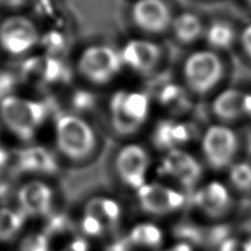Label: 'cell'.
I'll return each mask as SVG.
<instances>
[{
  "label": "cell",
  "instance_id": "cell-11",
  "mask_svg": "<svg viewBox=\"0 0 251 251\" xmlns=\"http://www.w3.org/2000/svg\"><path fill=\"white\" fill-rule=\"evenodd\" d=\"M162 170L187 190L196 188L202 177L201 163L192 154L179 149L168 151L162 162Z\"/></svg>",
  "mask_w": 251,
  "mask_h": 251
},
{
  "label": "cell",
  "instance_id": "cell-23",
  "mask_svg": "<svg viewBox=\"0 0 251 251\" xmlns=\"http://www.w3.org/2000/svg\"><path fill=\"white\" fill-rule=\"evenodd\" d=\"M25 215L9 208L0 209V240H10L23 227Z\"/></svg>",
  "mask_w": 251,
  "mask_h": 251
},
{
  "label": "cell",
  "instance_id": "cell-37",
  "mask_svg": "<svg viewBox=\"0 0 251 251\" xmlns=\"http://www.w3.org/2000/svg\"><path fill=\"white\" fill-rule=\"evenodd\" d=\"M171 251H173V250H171Z\"/></svg>",
  "mask_w": 251,
  "mask_h": 251
},
{
  "label": "cell",
  "instance_id": "cell-25",
  "mask_svg": "<svg viewBox=\"0 0 251 251\" xmlns=\"http://www.w3.org/2000/svg\"><path fill=\"white\" fill-rule=\"evenodd\" d=\"M20 251H49L48 236L45 233L28 236L20 244Z\"/></svg>",
  "mask_w": 251,
  "mask_h": 251
},
{
  "label": "cell",
  "instance_id": "cell-21",
  "mask_svg": "<svg viewBox=\"0 0 251 251\" xmlns=\"http://www.w3.org/2000/svg\"><path fill=\"white\" fill-rule=\"evenodd\" d=\"M85 215L93 216L102 223L106 222L112 227H114L121 217V207L114 199L95 197L90 199L86 204Z\"/></svg>",
  "mask_w": 251,
  "mask_h": 251
},
{
  "label": "cell",
  "instance_id": "cell-22",
  "mask_svg": "<svg viewBox=\"0 0 251 251\" xmlns=\"http://www.w3.org/2000/svg\"><path fill=\"white\" fill-rule=\"evenodd\" d=\"M163 233L153 224H141L134 227L129 233L128 241L133 245L145 247H158L162 244Z\"/></svg>",
  "mask_w": 251,
  "mask_h": 251
},
{
  "label": "cell",
  "instance_id": "cell-27",
  "mask_svg": "<svg viewBox=\"0 0 251 251\" xmlns=\"http://www.w3.org/2000/svg\"><path fill=\"white\" fill-rule=\"evenodd\" d=\"M67 229H69V222L66 217L63 216H54L50 219L49 224L46 228V236L49 235H54V233H59V232H63L66 231Z\"/></svg>",
  "mask_w": 251,
  "mask_h": 251
},
{
  "label": "cell",
  "instance_id": "cell-6",
  "mask_svg": "<svg viewBox=\"0 0 251 251\" xmlns=\"http://www.w3.org/2000/svg\"><path fill=\"white\" fill-rule=\"evenodd\" d=\"M123 67L118 51L107 46H93L85 49L79 58L77 70L86 80L104 84L118 75Z\"/></svg>",
  "mask_w": 251,
  "mask_h": 251
},
{
  "label": "cell",
  "instance_id": "cell-14",
  "mask_svg": "<svg viewBox=\"0 0 251 251\" xmlns=\"http://www.w3.org/2000/svg\"><path fill=\"white\" fill-rule=\"evenodd\" d=\"M194 202L202 213L210 218H222L231 208L229 190L219 181H210L196 190Z\"/></svg>",
  "mask_w": 251,
  "mask_h": 251
},
{
  "label": "cell",
  "instance_id": "cell-8",
  "mask_svg": "<svg viewBox=\"0 0 251 251\" xmlns=\"http://www.w3.org/2000/svg\"><path fill=\"white\" fill-rule=\"evenodd\" d=\"M150 155L144 147L128 144L121 149L115 159V170L121 180L136 190L146 184Z\"/></svg>",
  "mask_w": 251,
  "mask_h": 251
},
{
  "label": "cell",
  "instance_id": "cell-34",
  "mask_svg": "<svg viewBox=\"0 0 251 251\" xmlns=\"http://www.w3.org/2000/svg\"><path fill=\"white\" fill-rule=\"evenodd\" d=\"M246 114L251 116V94H247L246 97Z\"/></svg>",
  "mask_w": 251,
  "mask_h": 251
},
{
  "label": "cell",
  "instance_id": "cell-13",
  "mask_svg": "<svg viewBox=\"0 0 251 251\" xmlns=\"http://www.w3.org/2000/svg\"><path fill=\"white\" fill-rule=\"evenodd\" d=\"M18 201L25 216L48 215L52 207V188L41 180H30L19 188Z\"/></svg>",
  "mask_w": 251,
  "mask_h": 251
},
{
  "label": "cell",
  "instance_id": "cell-30",
  "mask_svg": "<svg viewBox=\"0 0 251 251\" xmlns=\"http://www.w3.org/2000/svg\"><path fill=\"white\" fill-rule=\"evenodd\" d=\"M220 251H244V245L236 239H226L220 245Z\"/></svg>",
  "mask_w": 251,
  "mask_h": 251
},
{
  "label": "cell",
  "instance_id": "cell-3",
  "mask_svg": "<svg viewBox=\"0 0 251 251\" xmlns=\"http://www.w3.org/2000/svg\"><path fill=\"white\" fill-rule=\"evenodd\" d=\"M55 142L64 156L81 161L93 153L97 138L86 121L75 114H63L55 122Z\"/></svg>",
  "mask_w": 251,
  "mask_h": 251
},
{
  "label": "cell",
  "instance_id": "cell-18",
  "mask_svg": "<svg viewBox=\"0 0 251 251\" xmlns=\"http://www.w3.org/2000/svg\"><path fill=\"white\" fill-rule=\"evenodd\" d=\"M171 30L176 41L184 46L197 42L205 36L206 29L202 20L193 12H183L173 19Z\"/></svg>",
  "mask_w": 251,
  "mask_h": 251
},
{
  "label": "cell",
  "instance_id": "cell-7",
  "mask_svg": "<svg viewBox=\"0 0 251 251\" xmlns=\"http://www.w3.org/2000/svg\"><path fill=\"white\" fill-rule=\"evenodd\" d=\"M40 40L37 25L27 17L11 16L0 24V47L11 55L29 52Z\"/></svg>",
  "mask_w": 251,
  "mask_h": 251
},
{
  "label": "cell",
  "instance_id": "cell-4",
  "mask_svg": "<svg viewBox=\"0 0 251 251\" xmlns=\"http://www.w3.org/2000/svg\"><path fill=\"white\" fill-rule=\"evenodd\" d=\"M150 112V98L136 91H119L110 101L111 122L116 133L131 135L145 122Z\"/></svg>",
  "mask_w": 251,
  "mask_h": 251
},
{
  "label": "cell",
  "instance_id": "cell-35",
  "mask_svg": "<svg viewBox=\"0 0 251 251\" xmlns=\"http://www.w3.org/2000/svg\"><path fill=\"white\" fill-rule=\"evenodd\" d=\"M244 251H251V239L244 245Z\"/></svg>",
  "mask_w": 251,
  "mask_h": 251
},
{
  "label": "cell",
  "instance_id": "cell-29",
  "mask_svg": "<svg viewBox=\"0 0 251 251\" xmlns=\"http://www.w3.org/2000/svg\"><path fill=\"white\" fill-rule=\"evenodd\" d=\"M12 85V82L10 76H8L6 73H0V94H1V99L8 97L9 94V90Z\"/></svg>",
  "mask_w": 251,
  "mask_h": 251
},
{
  "label": "cell",
  "instance_id": "cell-1",
  "mask_svg": "<svg viewBox=\"0 0 251 251\" xmlns=\"http://www.w3.org/2000/svg\"><path fill=\"white\" fill-rule=\"evenodd\" d=\"M225 64L214 50H198L189 54L183 64V79L190 92L199 97L209 94L225 76Z\"/></svg>",
  "mask_w": 251,
  "mask_h": 251
},
{
  "label": "cell",
  "instance_id": "cell-19",
  "mask_svg": "<svg viewBox=\"0 0 251 251\" xmlns=\"http://www.w3.org/2000/svg\"><path fill=\"white\" fill-rule=\"evenodd\" d=\"M18 165L25 172L51 173L55 170V162L49 152L42 147H30L18 156Z\"/></svg>",
  "mask_w": 251,
  "mask_h": 251
},
{
  "label": "cell",
  "instance_id": "cell-31",
  "mask_svg": "<svg viewBox=\"0 0 251 251\" xmlns=\"http://www.w3.org/2000/svg\"><path fill=\"white\" fill-rule=\"evenodd\" d=\"M69 251H88V244L82 238H76L75 240L71 242L70 247H69Z\"/></svg>",
  "mask_w": 251,
  "mask_h": 251
},
{
  "label": "cell",
  "instance_id": "cell-12",
  "mask_svg": "<svg viewBox=\"0 0 251 251\" xmlns=\"http://www.w3.org/2000/svg\"><path fill=\"white\" fill-rule=\"evenodd\" d=\"M120 54L123 66L142 75H149L161 62L162 48L153 41L135 39L125 43Z\"/></svg>",
  "mask_w": 251,
  "mask_h": 251
},
{
  "label": "cell",
  "instance_id": "cell-2",
  "mask_svg": "<svg viewBox=\"0 0 251 251\" xmlns=\"http://www.w3.org/2000/svg\"><path fill=\"white\" fill-rule=\"evenodd\" d=\"M48 114L42 102L16 95L0 100V119L10 132L23 140L31 138L45 122Z\"/></svg>",
  "mask_w": 251,
  "mask_h": 251
},
{
  "label": "cell",
  "instance_id": "cell-17",
  "mask_svg": "<svg viewBox=\"0 0 251 251\" xmlns=\"http://www.w3.org/2000/svg\"><path fill=\"white\" fill-rule=\"evenodd\" d=\"M190 138V129L187 125L175 121H163L155 128L153 140L161 150H176L187 143Z\"/></svg>",
  "mask_w": 251,
  "mask_h": 251
},
{
  "label": "cell",
  "instance_id": "cell-33",
  "mask_svg": "<svg viewBox=\"0 0 251 251\" xmlns=\"http://www.w3.org/2000/svg\"><path fill=\"white\" fill-rule=\"evenodd\" d=\"M7 161H8V155L5 151L0 147V170H1V168L6 165Z\"/></svg>",
  "mask_w": 251,
  "mask_h": 251
},
{
  "label": "cell",
  "instance_id": "cell-20",
  "mask_svg": "<svg viewBox=\"0 0 251 251\" xmlns=\"http://www.w3.org/2000/svg\"><path fill=\"white\" fill-rule=\"evenodd\" d=\"M205 39L210 49L226 50L229 49L236 40V30L228 21H214L205 31Z\"/></svg>",
  "mask_w": 251,
  "mask_h": 251
},
{
  "label": "cell",
  "instance_id": "cell-5",
  "mask_svg": "<svg viewBox=\"0 0 251 251\" xmlns=\"http://www.w3.org/2000/svg\"><path fill=\"white\" fill-rule=\"evenodd\" d=\"M201 151L206 163L211 168L225 170L235 163L239 151V138L227 125H211L202 135Z\"/></svg>",
  "mask_w": 251,
  "mask_h": 251
},
{
  "label": "cell",
  "instance_id": "cell-10",
  "mask_svg": "<svg viewBox=\"0 0 251 251\" xmlns=\"http://www.w3.org/2000/svg\"><path fill=\"white\" fill-rule=\"evenodd\" d=\"M132 19L142 31L161 34L171 29L174 17L165 0H137L132 9Z\"/></svg>",
  "mask_w": 251,
  "mask_h": 251
},
{
  "label": "cell",
  "instance_id": "cell-9",
  "mask_svg": "<svg viewBox=\"0 0 251 251\" xmlns=\"http://www.w3.org/2000/svg\"><path fill=\"white\" fill-rule=\"evenodd\" d=\"M141 208L151 215H167L183 207L186 197L177 190L158 183H146L137 189Z\"/></svg>",
  "mask_w": 251,
  "mask_h": 251
},
{
  "label": "cell",
  "instance_id": "cell-32",
  "mask_svg": "<svg viewBox=\"0 0 251 251\" xmlns=\"http://www.w3.org/2000/svg\"><path fill=\"white\" fill-rule=\"evenodd\" d=\"M132 244L128 241V239L126 240H121L115 242V244L112 245L111 247H109L107 251H129V246Z\"/></svg>",
  "mask_w": 251,
  "mask_h": 251
},
{
  "label": "cell",
  "instance_id": "cell-24",
  "mask_svg": "<svg viewBox=\"0 0 251 251\" xmlns=\"http://www.w3.org/2000/svg\"><path fill=\"white\" fill-rule=\"evenodd\" d=\"M229 181L239 192L251 190V163L235 162L229 167Z\"/></svg>",
  "mask_w": 251,
  "mask_h": 251
},
{
  "label": "cell",
  "instance_id": "cell-15",
  "mask_svg": "<svg viewBox=\"0 0 251 251\" xmlns=\"http://www.w3.org/2000/svg\"><path fill=\"white\" fill-rule=\"evenodd\" d=\"M63 75L62 63L52 57H34L23 66V75L34 84H52L61 80Z\"/></svg>",
  "mask_w": 251,
  "mask_h": 251
},
{
  "label": "cell",
  "instance_id": "cell-26",
  "mask_svg": "<svg viewBox=\"0 0 251 251\" xmlns=\"http://www.w3.org/2000/svg\"><path fill=\"white\" fill-rule=\"evenodd\" d=\"M81 229L86 236L98 237L101 236L104 230V225L101 220L90 215H84L81 223Z\"/></svg>",
  "mask_w": 251,
  "mask_h": 251
},
{
  "label": "cell",
  "instance_id": "cell-28",
  "mask_svg": "<svg viewBox=\"0 0 251 251\" xmlns=\"http://www.w3.org/2000/svg\"><path fill=\"white\" fill-rule=\"evenodd\" d=\"M239 42L242 51H244L247 57L251 60V25H247V27L242 30L240 33Z\"/></svg>",
  "mask_w": 251,
  "mask_h": 251
},
{
  "label": "cell",
  "instance_id": "cell-16",
  "mask_svg": "<svg viewBox=\"0 0 251 251\" xmlns=\"http://www.w3.org/2000/svg\"><path fill=\"white\" fill-rule=\"evenodd\" d=\"M246 97L247 94L240 90H224L214 99L211 113L225 125L235 122L246 114Z\"/></svg>",
  "mask_w": 251,
  "mask_h": 251
},
{
  "label": "cell",
  "instance_id": "cell-36",
  "mask_svg": "<svg viewBox=\"0 0 251 251\" xmlns=\"http://www.w3.org/2000/svg\"><path fill=\"white\" fill-rule=\"evenodd\" d=\"M248 2L250 3V5H251V0H248Z\"/></svg>",
  "mask_w": 251,
  "mask_h": 251
}]
</instances>
